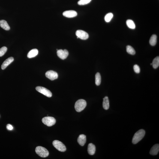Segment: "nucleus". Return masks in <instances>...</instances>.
Listing matches in <instances>:
<instances>
[{"instance_id":"nucleus-3","label":"nucleus","mask_w":159,"mask_h":159,"mask_svg":"<svg viewBox=\"0 0 159 159\" xmlns=\"http://www.w3.org/2000/svg\"><path fill=\"white\" fill-rule=\"evenodd\" d=\"M35 151L36 153L39 156L43 158L47 157L49 155L48 151L46 148L43 147H37L35 148Z\"/></svg>"},{"instance_id":"nucleus-19","label":"nucleus","mask_w":159,"mask_h":159,"mask_svg":"<svg viewBox=\"0 0 159 159\" xmlns=\"http://www.w3.org/2000/svg\"><path fill=\"white\" fill-rule=\"evenodd\" d=\"M126 23L127 27L132 29H134L136 28V25L134 22L131 19H128Z\"/></svg>"},{"instance_id":"nucleus-10","label":"nucleus","mask_w":159,"mask_h":159,"mask_svg":"<svg viewBox=\"0 0 159 159\" xmlns=\"http://www.w3.org/2000/svg\"><path fill=\"white\" fill-rule=\"evenodd\" d=\"M63 15L67 17L73 18L77 16V13L74 10H68L64 12Z\"/></svg>"},{"instance_id":"nucleus-7","label":"nucleus","mask_w":159,"mask_h":159,"mask_svg":"<svg viewBox=\"0 0 159 159\" xmlns=\"http://www.w3.org/2000/svg\"><path fill=\"white\" fill-rule=\"evenodd\" d=\"M76 35L78 38H80L83 40H87L89 37V35L87 33L81 30L76 31Z\"/></svg>"},{"instance_id":"nucleus-5","label":"nucleus","mask_w":159,"mask_h":159,"mask_svg":"<svg viewBox=\"0 0 159 159\" xmlns=\"http://www.w3.org/2000/svg\"><path fill=\"white\" fill-rule=\"evenodd\" d=\"M52 144L56 149L61 152H64L66 150L65 145L62 142H60L59 141L55 140L53 141L52 142Z\"/></svg>"},{"instance_id":"nucleus-24","label":"nucleus","mask_w":159,"mask_h":159,"mask_svg":"<svg viewBox=\"0 0 159 159\" xmlns=\"http://www.w3.org/2000/svg\"><path fill=\"white\" fill-rule=\"evenodd\" d=\"M92 0H80L78 2V4L79 5H85L91 2Z\"/></svg>"},{"instance_id":"nucleus-4","label":"nucleus","mask_w":159,"mask_h":159,"mask_svg":"<svg viewBox=\"0 0 159 159\" xmlns=\"http://www.w3.org/2000/svg\"><path fill=\"white\" fill-rule=\"evenodd\" d=\"M42 122L45 125L50 127L55 125L56 121L55 118L53 117L48 116L43 118Z\"/></svg>"},{"instance_id":"nucleus-15","label":"nucleus","mask_w":159,"mask_h":159,"mask_svg":"<svg viewBox=\"0 0 159 159\" xmlns=\"http://www.w3.org/2000/svg\"><path fill=\"white\" fill-rule=\"evenodd\" d=\"M0 26L5 30H9L10 28L6 21L4 20H0Z\"/></svg>"},{"instance_id":"nucleus-20","label":"nucleus","mask_w":159,"mask_h":159,"mask_svg":"<svg viewBox=\"0 0 159 159\" xmlns=\"http://www.w3.org/2000/svg\"><path fill=\"white\" fill-rule=\"evenodd\" d=\"M153 67L154 69H156L159 66V57L157 56L154 58L152 63Z\"/></svg>"},{"instance_id":"nucleus-27","label":"nucleus","mask_w":159,"mask_h":159,"mask_svg":"<svg viewBox=\"0 0 159 159\" xmlns=\"http://www.w3.org/2000/svg\"><path fill=\"white\" fill-rule=\"evenodd\" d=\"M7 128L8 130H12L13 129V127L10 124H8L7 126Z\"/></svg>"},{"instance_id":"nucleus-21","label":"nucleus","mask_w":159,"mask_h":159,"mask_svg":"<svg viewBox=\"0 0 159 159\" xmlns=\"http://www.w3.org/2000/svg\"><path fill=\"white\" fill-rule=\"evenodd\" d=\"M101 82V77L100 73H97L95 75V83L96 85L98 86L100 85Z\"/></svg>"},{"instance_id":"nucleus-14","label":"nucleus","mask_w":159,"mask_h":159,"mask_svg":"<svg viewBox=\"0 0 159 159\" xmlns=\"http://www.w3.org/2000/svg\"><path fill=\"white\" fill-rule=\"evenodd\" d=\"M96 151V148L95 145L92 143H90L88 144V154L90 155H94L95 154Z\"/></svg>"},{"instance_id":"nucleus-28","label":"nucleus","mask_w":159,"mask_h":159,"mask_svg":"<svg viewBox=\"0 0 159 159\" xmlns=\"http://www.w3.org/2000/svg\"><path fill=\"white\" fill-rule=\"evenodd\" d=\"M151 65H152V63H151Z\"/></svg>"},{"instance_id":"nucleus-22","label":"nucleus","mask_w":159,"mask_h":159,"mask_svg":"<svg viewBox=\"0 0 159 159\" xmlns=\"http://www.w3.org/2000/svg\"><path fill=\"white\" fill-rule=\"evenodd\" d=\"M127 53L131 55H134L136 53L134 49L130 46H127Z\"/></svg>"},{"instance_id":"nucleus-1","label":"nucleus","mask_w":159,"mask_h":159,"mask_svg":"<svg viewBox=\"0 0 159 159\" xmlns=\"http://www.w3.org/2000/svg\"><path fill=\"white\" fill-rule=\"evenodd\" d=\"M145 131L143 129H140L135 133L133 136L132 142L133 144H137L141 140L144 136Z\"/></svg>"},{"instance_id":"nucleus-8","label":"nucleus","mask_w":159,"mask_h":159,"mask_svg":"<svg viewBox=\"0 0 159 159\" xmlns=\"http://www.w3.org/2000/svg\"><path fill=\"white\" fill-rule=\"evenodd\" d=\"M46 76L48 78L53 80L58 79V73L53 70H50L46 72Z\"/></svg>"},{"instance_id":"nucleus-25","label":"nucleus","mask_w":159,"mask_h":159,"mask_svg":"<svg viewBox=\"0 0 159 159\" xmlns=\"http://www.w3.org/2000/svg\"><path fill=\"white\" fill-rule=\"evenodd\" d=\"M7 50V48L4 46L0 49V57L3 56L6 52Z\"/></svg>"},{"instance_id":"nucleus-16","label":"nucleus","mask_w":159,"mask_h":159,"mask_svg":"<svg viewBox=\"0 0 159 159\" xmlns=\"http://www.w3.org/2000/svg\"><path fill=\"white\" fill-rule=\"evenodd\" d=\"M38 53V50L36 49H34L30 51L28 54L27 57L28 58H32L36 56Z\"/></svg>"},{"instance_id":"nucleus-12","label":"nucleus","mask_w":159,"mask_h":159,"mask_svg":"<svg viewBox=\"0 0 159 159\" xmlns=\"http://www.w3.org/2000/svg\"><path fill=\"white\" fill-rule=\"evenodd\" d=\"M159 151V145L157 144L154 145L151 148L150 154L151 155H156L158 154Z\"/></svg>"},{"instance_id":"nucleus-6","label":"nucleus","mask_w":159,"mask_h":159,"mask_svg":"<svg viewBox=\"0 0 159 159\" xmlns=\"http://www.w3.org/2000/svg\"><path fill=\"white\" fill-rule=\"evenodd\" d=\"M36 90L43 95L48 97H51L52 96V93L50 91L46 88L41 86H37L36 88Z\"/></svg>"},{"instance_id":"nucleus-18","label":"nucleus","mask_w":159,"mask_h":159,"mask_svg":"<svg viewBox=\"0 0 159 159\" xmlns=\"http://www.w3.org/2000/svg\"><path fill=\"white\" fill-rule=\"evenodd\" d=\"M157 36L156 34H153L149 40L150 44L151 46H154L156 44Z\"/></svg>"},{"instance_id":"nucleus-11","label":"nucleus","mask_w":159,"mask_h":159,"mask_svg":"<svg viewBox=\"0 0 159 159\" xmlns=\"http://www.w3.org/2000/svg\"><path fill=\"white\" fill-rule=\"evenodd\" d=\"M14 60V58L13 57H10L7 58L3 63L1 66V69L3 70L5 69L10 64L13 62Z\"/></svg>"},{"instance_id":"nucleus-23","label":"nucleus","mask_w":159,"mask_h":159,"mask_svg":"<svg viewBox=\"0 0 159 159\" xmlns=\"http://www.w3.org/2000/svg\"><path fill=\"white\" fill-rule=\"evenodd\" d=\"M113 14L112 13H108L106 15L105 17V21L106 22H110L113 17Z\"/></svg>"},{"instance_id":"nucleus-26","label":"nucleus","mask_w":159,"mask_h":159,"mask_svg":"<svg viewBox=\"0 0 159 159\" xmlns=\"http://www.w3.org/2000/svg\"><path fill=\"white\" fill-rule=\"evenodd\" d=\"M133 69L135 72L137 73H140V67L139 65L137 64H135L133 66Z\"/></svg>"},{"instance_id":"nucleus-13","label":"nucleus","mask_w":159,"mask_h":159,"mask_svg":"<svg viewBox=\"0 0 159 159\" xmlns=\"http://www.w3.org/2000/svg\"><path fill=\"white\" fill-rule=\"evenodd\" d=\"M86 136L84 134L80 135L78 139V143L81 146H83L86 143Z\"/></svg>"},{"instance_id":"nucleus-2","label":"nucleus","mask_w":159,"mask_h":159,"mask_svg":"<svg viewBox=\"0 0 159 159\" xmlns=\"http://www.w3.org/2000/svg\"><path fill=\"white\" fill-rule=\"evenodd\" d=\"M87 103L84 100L81 99L76 102L75 105V108L78 112H80L83 110L86 107Z\"/></svg>"},{"instance_id":"nucleus-17","label":"nucleus","mask_w":159,"mask_h":159,"mask_svg":"<svg viewBox=\"0 0 159 159\" xmlns=\"http://www.w3.org/2000/svg\"><path fill=\"white\" fill-rule=\"evenodd\" d=\"M103 107L105 110H107L109 108V102L108 97L105 96L103 98Z\"/></svg>"},{"instance_id":"nucleus-9","label":"nucleus","mask_w":159,"mask_h":159,"mask_svg":"<svg viewBox=\"0 0 159 159\" xmlns=\"http://www.w3.org/2000/svg\"><path fill=\"white\" fill-rule=\"evenodd\" d=\"M69 54L68 52L66 49H64L58 50L57 51V55L62 60H64L66 58Z\"/></svg>"}]
</instances>
